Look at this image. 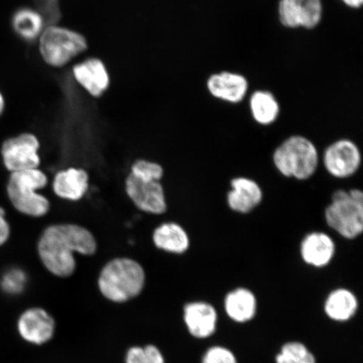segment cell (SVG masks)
<instances>
[{"label":"cell","mask_w":363,"mask_h":363,"mask_svg":"<svg viewBox=\"0 0 363 363\" xmlns=\"http://www.w3.org/2000/svg\"><path fill=\"white\" fill-rule=\"evenodd\" d=\"M97 242L92 233L78 225L48 227L38 243V252L45 269L52 274L67 278L76 269L74 253L90 256L96 252Z\"/></svg>","instance_id":"1"},{"label":"cell","mask_w":363,"mask_h":363,"mask_svg":"<svg viewBox=\"0 0 363 363\" xmlns=\"http://www.w3.org/2000/svg\"><path fill=\"white\" fill-rule=\"evenodd\" d=\"M146 281L143 267L130 258H116L104 267L98 284L104 297L124 303L143 291Z\"/></svg>","instance_id":"2"},{"label":"cell","mask_w":363,"mask_h":363,"mask_svg":"<svg viewBox=\"0 0 363 363\" xmlns=\"http://www.w3.org/2000/svg\"><path fill=\"white\" fill-rule=\"evenodd\" d=\"M272 161L284 177L306 180L317 170L319 153L314 143L305 136L292 135L276 148Z\"/></svg>","instance_id":"3"},{"label":"cell","mask_w":363,"mask_h":363,"mask_svg":"<svg viewBox=\"0 0 363 363\" xmlns=\"http://www.w3.org/2000/svg\"><path fill=\"white\" fill-rule=\"evenodd\" d=\"M326 224L342 238L352 240L363 230V193L352 189L337 190L325 211Z\"/></svg>","instance_id":"4"},{"label":"cell","mask_w":363,"mask_h":363,"mask_svg":"<svg viewBox=\"0 0 363 363\" xmlns=\"http://www.w3.org/2000/svg\"><path fill=\"white\" fill-rule=\"evenodd\" d=\"M47 184V176L38 169L12 172L7 186L9 198L22 214L43 216L50 210V203L36 191Z\"/></svg>","instance_id":"5"},{"label":"cell","mask_w":363,"mask_h":363,"mask_svg":"<svg viewBox=\"0 0 363 363\" xmlns=\"http://www.w3.org/2000/svg\"><path fill=\"white\" fill-rule=\"evenodd\" d=\"M83 35L57 26H49L40 40V52L45 62L62 67L87 49Z\"/></svg>","instance_id":"6"},{"label":"cell","mask_w":363,"mask_h":363,"mask_svg":"<svg viewBox=\"0 0 363 363\" xmlns=\"http://www.w3.org/2000/svg\"><path fill=\"white\" fill-rule=\"evenodd\" d=\"M125 189L140 210L154 215L166 212L165 194L160 181L130 172L126 179Z\"/></svg>","instance_id":"7"},{"label":"cell","mask_w":363,"mask_h":363,"mask_svg":"<svg viewBox=\"0 0 363 363\" xmlns=\"http://www.w3.org/2000/svg\"><path fill=\"white\" fill-rule=\"evenodd\" d=\"M39 140L33 134H22L9 139L2 146L4 165L12 172L38 169Z\"/></svg>","instance_id":"8"},{"label":"cell","mask_w":363,"mask_h":363,"mask_svg":"<svg viewBox=\"0 0 363 363\" xmlns=\"http://www.w3.org/2000/svg\"><path fill=\"white\" fill-rule=\"evenodd\" d=\"M278 11L284 26L313 29L322 20L323 4L322 0H280Z\"/></svg>","instance_id":"9"},{"label":"cell","mask_w":363,"mask_h":363,"mask_svg":"<svg viewBox=\"0 0 363 363\" xmlns=\"http://www.w3.org/2000/svg\"><path fill=\"white\" fill-rule=\"evenodd\" d=\"M362 156L352 140L342 139L330 144L324 153L326 171L337 179H347L359 169Z\"/></svg>","instance_id":"10"},{"label":"cell","mask_w":363,"mask_h":363,"mask_svg":"<svg viewBox=\"0 0 363 363\" xmlns=\"http://www.w3.org/2000/svg\"><path fill=\"white\" fill-rule=\"evenodd\" d=\"M18 330L26 342L42 345L53 337L55 321L43 308H33L23 313L20 317Z\"/></svg>","instance_id":"11"},{"label":"cell","mask_w":363,"mask_h":363,"mask_svg":"<svg viewBox=\"0 0 363 363\" xmlns=\"http://www.w3.org/2000/svg\"><path fill=\"white\" fill-rule=\"evenodd\" d=\"M208 92L216 99L231 104L242 102L247 94L248 81L237 72H221L207 81Z\"/></svg>","instance_id":"12"},{"label":"cell","mask_w":363,"mask_h":363,"mask_svg":"<svg viewBox=\"0 0 363 363\" xmlns=\"http://www.w3.org/2000/svg\"><path fill=\"white\" fill-rule=\"evenodd\" d=\"M227 203L231 211L240 214H248L261 203L263 198L260 185L249 178L239 177L230 181Z\"/></svg>","instance_id":"13"},{"label":"cell","mask_w":363,"mask_h":363,"mask_svg":"<svg viewBox=\"0 0 363 363\" xmlns=\"http://www.w3.org/2000/svg\"><path fill=\"white\" fill-rule=\"evenodd\" d=\"M301 254L307 265L321 269L330 264L335 254V244L328 234L312 233L303 239Z\"/></svg>","instance_id":"14"},{"label":"cell","mask_w":363,"mask_h":363,"mask_svg":"<svg viewBox=\"0 0 363 363\" xmlns=\"http://www.w3.org/2000/svg\"><path fill=\"white\" fill-rule=\"evenodd\" d=\"M184 321L194 337L206 338L215 333L217 323L216 308L206 302H193L184 307Z\"/></svg>","instance_id":"15"},{"label":"cell","mask_w":363,"mask_h":363,"mask_svg":"<svg viewBox=\"0 0 363 363\" xmlns=\"http://www.w3.org/2000/svg\"><path fill=\"white\" fill-rule=\"evenodd\" d=\"M77 81L93 95L99 97L108 87L110 79L104 63L96 58H90L74 68Z\"/></svg>","instance_id":"16"},{"label":"cell","mask_w":363,"mask_h":363,"mask_svg":"<svg viewBox=\"0 0 363 363\" xmlns=\"http://www.w3.org/2000/svg\"><path fill=\"white\" fill-rule=\"evenodd\" d=\"M89 175L81 169H69L57 172L53 183L54 192L58 197L78 201L88 191Z\"/></svg>","instance_id":"17"},{"label":"cell","mask_w":363,"mask_h":363,"mask_svg":"<svg viewBox=\"0 0 363 363\" xmlns=\"http://www.w3.org/2000/svg\"><path fill=\"white\" fill-rule=\"evenodd\" d=\"M226 314L239 323L252 320L257 312V298L247 289H234L226 295L225 299Z\"/></svg>","instance_id":"18"},{"label":"cell","mask_w":363,"mask_h":363,"mask_svg":"<svg viewBox=\"0 0 363 363\" xmlns=\"http://www.w3.org/2000/svg\"><path fill=\"white\" fill-rule=\"evenodd\" d=\"M153 242L163 251L183 254L189 247V238L185 230L176 223H165L154 231Z\"/></svg>","instance_id":"19"},{"label":"cell","mask_w":363,"mask_h":363,"mask_svg":"<svg viewBox=\"0 0 363 363\" xmlns=\"http://www.w3.org/2000/svg\"><path fill=\"white\" fill-rule=\"evenodd\" d=\"M357 298L350 290L338 289L331 292L325 303L326 315L334 320L346 321L356 314Z\"/></svg>","instance_id":"20"},{"label":"cell","mask_w":363,"mask_h":363,"mask_svg":"<svg viewBox=\"0 0 363 363\" xmlns=\"http://www.w3.org/2000/svg\"><path fill=\"white\" fill-rule=\"evenodd\" d=\"M250 108L257 123L269 125L278 119L280 106L278 101L269 91L257 90L250 99Z\"/></svg>","instance_id":"21"},{"label":"cell","mask_w":363,"mask_h":363,"mask_svg":"<svg viewBox=\"0 0 363 363\" xmlns=\"http://www.w3.org/2000/svg\"><path fill=\"white\" fill-rule=\"evenodd\" d=\"M13 30L23 39L31 40L42 33L43 18L30 9H21L13 16Z\"/></svg>","instance_id":"22"},{"label":"cell","mask_w":363,"mask_h":363,"mask_svg":"<svg viewBox=\"0 0 363 363\" xmlns=\"http://www.w3.org/2000/svg\"><path fill=\"white\" fill-rule=\"evenodd\" d=\"M277 363H315L313 354L298 342L284 345L281 352L276 357Z\"/></svg>","instance_id":"23"},{"label":"cell","mask_w":363,"mask_h":363,"mask_svg":"<svg viewBox=\"0 0 363 363\" xmlns=\"http://www.w3.org/2000/svg\"><path fill=\"white\" fill-rule=\"evenodd\" d=\"M126 363H165L164 358L155 346L135 347L126 355Z\"/></svg>","instance_id":"24"},{"label":"cell","mask_w":363,"mask_h":363,"mask_svg":"<svg viewBox=\"0 0 363 363\" xmlns=\"http://www.w3.org/2000/svg\"><path fill=\"white\" fill-rule=\"evenodd\" d=\"M26 277L21 270L13 269L8 272L2 279V288L8 294H19L24 289Z\"/></svg>","instance_id":"25"},{"label":"cell","mask_w":363,"mask_h":363,"mask_svg":"<svg viewBox=\"0 0 363 363\" xmlns=\"http://www.w3.org/2000/svg\"><path fill=\"white\" fill-rule=\"evenodd\" d=\"M133 174L149 177V178L155 179L160 181L163 176L162 167L155 162H151L145 160L135 162L131 167Z\"/></svg>","instance_id":"26"},{"label":"cell","mask_w":363,"mask_h":363,"mask_svg":"<svg viewBox=\"0 0 363 363\" xmlns=\"http://www.w3.org/2000/svg\"><path fill=\"white\" fill-rule=\"evenodd\" d=\"M203 363H237V359L228 349L215 347L208 349L203 357Z\"/></svg>","instance_id":"27"},{"label":"cell","mask_w":363,"mask_h":363,"mask_svg":"<svg viewBox=\"0 0 363 363\" xmlns=\"http://www.w3.org/2000/svg\"><path fill=\"white\" fill-rule=\"evenodd\" d=\"M10 237V226L4 218V211L0 208V246L7 242Z\"/></svg>","instance_id":"28"},{"label":"cell","mask_w":363,"mask_h":363,"mask_svg":"<svg viewBox=\"0 0 363 363\" xmlns=\"http://www.w3.org/2000/svg\"><path fill=\"white\" fill-rule=\"evenodd\" d=\"M38 1L45 13L48 12L52 16L53 13L56 12L57 0H38Z\"/></svg>","instance_id":"29"},{"label":"cell","mask_w":363,"mask_h":363,"mask_svg":"<svg viewBox=\"0 0 363 363\" xmlns=\"http://www.w3.org/2000/svg\"><path fill=\"white\" fill-rule=\"evenodd\" d=\"M347 6L352 9L361 8L363 4V0H342Z\"/></svg>","instance_id":"30"},{"label":"cell","mask_w":363,"mask_h":363,"mask_svg":"<svg viewBox=\"0 0 363 363\" xmlns=\"http://www.w3.org/2000/svg\"><path fill=\"white\" fill-rule=\"evenodd\" d=\"M4 108V99L1 93H0V116L2 115Z\"/></svg>","instance_id":"31"}]
</instances>
